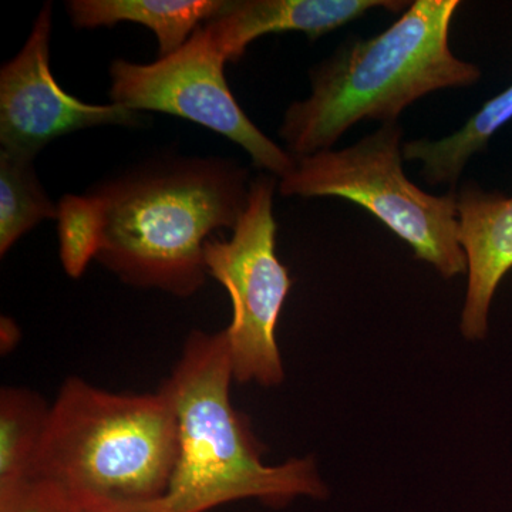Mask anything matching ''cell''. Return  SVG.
Masks as SVG:
<instances>
[{
    "mask_svg": "<svg viewBox=\"0 0 512 512\" xmlns=\"http://www.w3.org/2000/svg\"><path fill=\"white\" fill-rule=\"evenodd\" d=\"M276 177L251 181L247 208L231 239H208V276L227 289L232 320L224 329L237 383L279 386L285 372L276 326L292 288L288 268L276 256L274 194Z\"/></svg>",
    "mask_w": 512,
    "mask_h": 512,
    "instance_id": "cell-6",
    "label": "cell"
},
{
    "mask_svg": "<svg viewBox=\"0 0 512 512\" xmlns=\"http://www.w3.org/2000/svg\"><path fill=\"white\" fill-rule=\"evenodd\" d=\"M457 212L468 272L461 332L470 340L483 339L494 293L512 269V197L470 181L457 191Z\"/></svg>",
    "mask_w": 512,
    "mask_h": 512,
    "instance_id": "cell-9",
    "label": "cell"
},
{
    "mask_svg": "<svg viewBox=\"0 0 512 512\" xmlns=\"http://www.w3.org/2000/svg\"><path fill=\"white\" fill-rule=\"evenodd\" d=\"M249 171L231 158L161 156L59 202V254L80 278L90 262L136 288L190 298L208 278L205 242L237 227Z\"/></svg>",
    "mask_w": 512,
    "mask_h": 512,
    "instance_id": "cell-1",
    "label": "cell"
},
{
    "mask_svg": "<svg viewBox=\"0 0 512 512\" xmlns=\"http://www.w3.org/2000/svg\"><path fill=\"white\" fill-rule=\"evenodd\" d=\"M59 218V204L50 200L33 160L0 151V255L45 220Z\"/></svg>",
    "mask_w": 512,
    "mask_h": 512,
    "instance_id": "cell-14",
    "label": "cell"
},
{
    "mask_svg": "<svg viewBox=\"0 0 512 512\" xmlns=\"http://www.w3.org/2000/svg\"><path fill=\"white\" fill-rule=\"evenodd\" d=\"M512 120V84L468 119L460 130L441 140H412L403 143V158L420 161L421 175L431 185L447 184L456 190L471 157L485 150L491 137Z\"/></svg>",
    "mask_w": 512,
    "mask_h": 512,
    "instance_id": "cell-13",
    "label": "cell"
},
{
    "mask_svg": "<svg viewBox=\"0 0 512 512\" xmlns=\"http://www.w3.org/2000/svg\"><path fill=\"white\" fill-rule=\"evenodd\" d=\"M227 59L200 26L177 52L153 63L117 59L110 66L111 103L190 120L244 148L252 164L276 178L296 167V158L252 123L229 89Z\"/></svg>",
    "mask_w": 512,
    "mask_h": 512,
    "instance_id": "cell-7",
    "label": "cell"
},
{
    "mask_svg": "<svg viewBox=\"0 0 512 512\" xmlns=\"http://www.w3.org/2000/svg\"><path fill=\"white\" fill-rule=\"evenodd\" d=\"M79 503V512H161L156 501H124L96 495L74 494Z\"/></svg>",
    "mask_w": 512,
    "mask_h": 512,
    "instance_id": "cell-16",
    "label": "cell"
},
{
    "mask_svg": "<svg viewBox=\"0 0 512 512\" xmlns=\"http://www.w3.org/2000/svg\"><path fill=\"white\" fill-rule=\"evenodd\" d=\"M460 5L410 2L384 32L350 40L313 67L311 94L288 107L279 127L286 151L298 160L332 150L360 121L396 124L406 107L427 94L474 86L481 70L450 49L451 22Z\"/></svg>",
    "mask_w": 512,
    "mask_h": 512,
    "instance_id": "cell-2",
    "label": "cell"
},
{
    "mask_svg": "<svg viewBox=\"0 0 512 512\" xmlns=\"http://www.w3.org/2000/svg\"><path fill=\"white\" fill-rule=\"evenodd\" d=\"M225 0H70L67 13L76 29L134 22L156 33L160 57L177 52L201 22H210Z\"/></svg>",
    "mask_w": 512,
    "mask_h": 512,
    "instance_id": "cell-11",
    "label": "cell"
},
{
    "mask_svg": "<svg viewBox=\"0 0 512 512\" xmlns=\"http://www.w3.org/2000/svg\"><path fill=\"white\" fill-rule=\"evenodd\" d=\"M231 383L224 330H192L163 383L177 416L178 457L170 487L158 500L161 512H208L248 498L272 507L301 495L325 498L312 458L266 466L248 420L232 406Z\"/></svg>",
    "mask_w": 512,
    "mask_h": 512,
    "instance_id": "cell-3",
    "label": "cell"
},
{
    "mask_svg": "<svg viewBox=\"0 0 512 512\" xmlns=\"http://www.w3.org/2000/svg\"><path fill=\"white\" fill-rule=\"evenodd\" d=\"M403 128L383 124L342 150L298 158L282 178L284 197H338L355 202L429 262L446 279L467 272L458 242L457 190L431 195L403 171Z\"/></svg>",
    "mask_w": 512,
    "mask_h": 512,
    "instance_id": "cell-5",
    "label": "cell"
},
{
    "mask_svg": "<svg viewBox=\"0 0 512 512\" xmlns=\"http://www.w3.org/2000/svg\"><path fill=\"white\" fill-rule=\"evenodd\" d=\"M409 5L396 0H225L224 9L202 28L227 62H238L258 37L302 32L315 42L369 10L399 13Z\"/></svg>",
    "mask_w": 512,
    "mask_h": 512,
    "instance_id": "cell-10",
    "label": "cell"
},
{
    "mask_svg": "<svg viewBox=\"0 0 512 512\" xmlns=\"http://www.w3.org/2000/svg\"><path fill=\"white\" fill-rule=\"evenodd\" d=\"M15 512H79L77 497L60 485L39 481Z\"/></svg>",
    "mask_w": 512,
    "mask_h": 512,
    "instance_id": "cell-15",
    "label": "cell"
},
{
    "mask_svg": "<svg viewBox=\"0 0 512 512\" xmlns=\"http://www.w3.org/2000/svg\"><path fill=\"white\" fill-rule=\"evenodd\" d=\"M53 5L45 3L22 50L0 70V146L33 160L66 134L99 126H140L138 111L90 104L66 93L50 69Z\"/></svg>",
    "mask_w": 512,
    "mask_h": 512,
    "instance_id": "cell-8",
    "label": "cell"
},
{
    "mask_svg": "<svg viewBox=\"0 0 512 512\" xmlns=\"http://www.w3.org/2000/svg\"><path fill=\"white\" fill-rule=\"evenodd\" d=\"M50 406L35 390H0V512H15L36 484V463Z\"/></svg>",
    "mask_w": 512,
    "mask_h": 512,
    "instance_id": "cell-12",
    "label": "cell"
},
{
    "mask_svg": "<svg viewBox=\"0 0 512 512\" xmlns=\"http://www.w3.org/2000/svg\"><path fill=\"white\" fill-rule=\"evenodd\" d=\"M177 457V416L163 386L156 393H114L73 376L50 406L36 483L111 500L156 501L170 487Z\"/></svg>",
    "mask_w": 512,
    "mask_h": 512,
    "instance_id": "cell-4",
    "label": "cell"
}]
</instances>
